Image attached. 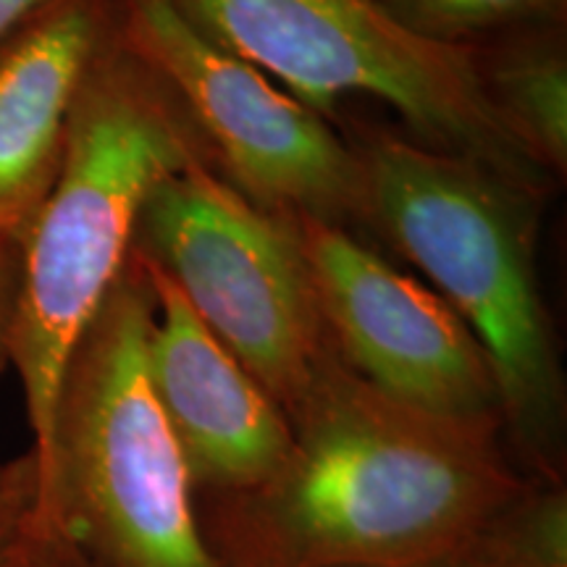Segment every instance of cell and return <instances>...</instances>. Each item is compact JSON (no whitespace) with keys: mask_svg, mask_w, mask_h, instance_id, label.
Masks as SVG:
<instances>
[{"mask_svg":"<svg viewBox=\"0 0 567 567\" xmlns=\"http://www.w3.org/2000/svg\"><path fill=\"white\" fill-rule=\"evenodd\" d=\"M264 486L197 502L221 567H421L528 492L499 423L429 413L368 384L334 342L287 413Z\"/></svg>","mask_w":567,"mask_h":567,"instance_id":"cell-1","label":"cell"},{"mask_svg":"<svg viewBox=\"0 0 567 567\" xmlns=\"http://www.w3.org/2000/svg\"><path fill=\"white\" fill-rule=\"evenodd\" d=\"M368 231L421 268L492 368L502 434L528 478L565 484L567 389L538 276L544 197L384 126L350 140Z\"/></svg>","mask_w":567,"mask_h":567,"instance_id":"cell-2","label":"cell"},{"mask_svg":"<svg viewBox=\"0 0 567 567\" xmlns=\"http://www.w3.org/2000/svg\"><path fill=\"white\" fill-rule=\"evenodd\" d=\"M210 163L182 105L109 21L71 105L59 179L21 245L9 368L24 392L34 457L51 439L66 363L122 274L145 197Z\"/></svg>","mask_w":567,"mask_h":567,"instance_id":"cell-3","label":"cell"},{"mask_svg":"<svg viewBox=\"0 0 567 567\" xmlns=\"http://www.w3.org/2000/svg\"><path fill=\"white\" fill-rule=\"evenodd\" d=\"M153 313L130 255L71 352L38 460L42 513L84 567H221L147 375Z\"/></svg>","mask_w":567,"mask_h":567,"instance_id":"cell-4","label":"cell"},{"mask_svg":"<svg viewBox=\"0 0 567 567\" xmlns=\"http://www.w3.org/2000/svg\"><path fill=\"white\" fill-rule=\"evenodd\" d=\"M203 34L329 118L347 95L392 105L408 137L547 197L555 179L499 122L476 48L425 40L379 0H174Z\"/></svg>","mask_w":567,"mask_h":567,"instance_id":"cell-5","label":"cell"},{"mask_svg":"<svg viewBox=\"0 0 567 567\" xmlns=\"http://www.w3.org/2000/svg\"><path fill=\"white\" fill-rule=\"evenodd\" d=\"M130 252L179 289L284 413L297 405L331 337L287 218L200 161L145 197Z\"/></svg>","mask_w":567,"mask_h":567,"instance_id":"cell-6","label":"cell"},{"mask_svg":"<svg viewBox=\"0 0 567 567\" xmlns=\"http://www.w3.org/2000/svg\"><path fill=\"white\" fill-rule=\"evenodd\" d=\"M113 19L239 195L276 216L368 231L363 166L329 118L213 42L174 0H113Z\"/></svg>","mask_w":567,"mask_h":567,"instance_id":"cell-7","label":"cell"},{"mask_svg":"<svg viewBox=\"0 0 567 567\" xmlns=\"http://www.w3.org/2000/svg\"><path fill=\"white\" fill-rule=\"evenodd\" d=\"M284 218L300 245L326 331L354 373L429 413L502 425L492 368L434 289L389 266L342 226Z\"/></svg>","mask_w":567,"mask_h":567,"instance_id":"cell-8","label":"cell"},{"mask_svg":"<svg viewBox=\"0 0 567 567\" xmlns=\"http://www.w3.org/2000/svg\"><path fill=\"white\" fill-rule=\"evenodd\" d=\"M140 264L155 292L147 375L182 450L195 505L264 486L292 452L287 413L205 329L179 289Z\"/></svg>","mask_w":567,"mask_h":567,"instance_id":"cell-9","label":"cell"},{"mask_svg":"<svg viewBox=\"0 0 567 567\" xmlns=\"http://www.w3.org/2000/svg\"><path fill=\"white\" fill-rule=\"evenodd\" d=\"M113 0H51L0 40V239L24 245L59 179L71 105Z\"/></svg>","mask_w":567,"mask_h":567,"instance_id":"cell-10","label":"cell"},{"mask_svg":"<svg viewBox=\"0 0 567 567\" xmlns=\"http://www.w3.org/2000/svg\"><path fill=\"white\" fill-rule=\"evenodd\" d=\"M476 48L481 87L499 122L555 182L567 172V51L557 24L526 27Z\"/></svg>","mask_w":567,"mask_h":567,"instance_id":"cell-11","label":"cell"},{"mask_svg":"<svg viewBox=\"0 0 567 567\" xmlns=\"http://www.w3.org/2000/svg\"><path fill=\"white\" fill-rule=\"evenodd\" d=\"M421 567H567L565 484L534 481L476 536Z\"/></svg>","mask_w":567,"mask_h":567,"instance_id":"cell-12","label":"cell"},{"mask_svg":"<svg viewBox=\"0 0 567 567\" xmlns=\"http://www.w3.org/2000/svg\"><path fill=\"white\" fill-rule=\"evenodd\" d=\"M396 21L425 40L478 45L526 27L557 24L565 0H379Z\"/></svg>","mask_w":567,"mask_h":567,"instance_id":"cell-13","label":"cell"},{"mask_svg":"<svg viewBox=\"0 0 567 567\" xmlns=\"http://www.w3.org/2000/svg\"><path fill=\"white\" fill-rule=\"evenodd\" d=\"M0 567H84L42 513L32 450L0 460Z\"/></svg>","mask_w":567,"mask_h":567,"instance_id":"cell-14","label":"cell"},{"mask_svg":"<svg viewBox=\"0 0 567 567\" xmlns=\"http://www.w3.org/2000/svg\"><path fill=\"white\" fill-rule=\"evenodd\" d=\"M21 284V245L0 239V373L9 368V337Z\"/></svg>","mask_w":567,"mask_h":567,"instance_id":"cell-15","label":"cell"},{"mask_svg":"<svg viewBox=\"0 0 567 567\" xmlns=\"http://www.w3.org/2000/svg\"><path fill=\"white\" fill-rule=\"evenodd\" d=\"M45 3H51V0H0V40Z\"/></svg>","mask_w":567,"mask_h":567,"instance_id":"cell-16","label":"cell"}]
</instances>
